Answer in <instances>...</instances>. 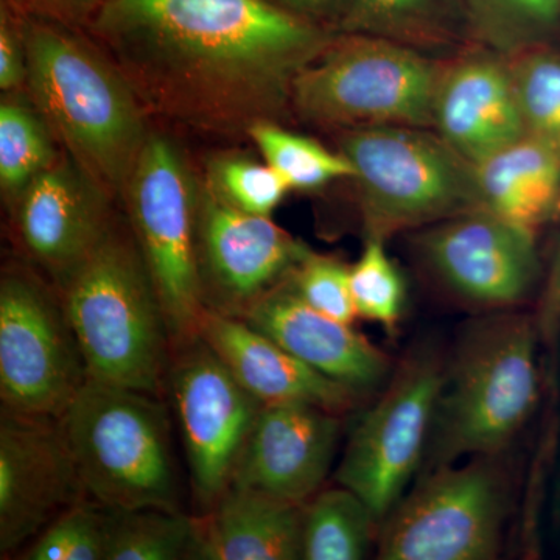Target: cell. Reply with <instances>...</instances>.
I'll return each instance as SVG.
<instances>
[{"label":"cell","instance_id":"6da1fadb","mask_svg":"<svg viewBox=\"0 0 560 560\" xmlns=\"http://www.w3.org/2000/svg\"><path fill=\"white\" fill-rule=\"evenodd\" d=\"M150 113L215 136L282 124L324 31L265 0H105L88 24Z\"/></svg>","mask_w":560,"mask_h":560},{"label":"cell","instance_id":"7a4b0ae2","mask_svg":"<svg viewBox=\"0 0 560 560\" xmlns=\"http://www.w3.org/2000/svg\"><path fill=\"white\" fill-rule=\"evenodd\" d=\"M25 88L55 140L109 198L124 197L149 140L145 109L97 47L28 11Z\"/></svg>","mask_w":560,"mask_h":560},{"label":"cell","instance_id":"3957f363","mask_svg":"<svg viewBox=\"0 0 560 560\" xmlns=\"http://www.w3.org/2000/svg\"><path fill=\"white\" fill-rule=\"evenodd\" d=\"M88 381L167 394L172 338L132 232L109 230L57 287Z\"/></svg>","mask_w":560,"mask_h":560},{"label":"cell","instance_id":"277c9868","mask_svg":"<svg viewBox=\"0 0 560 560\" xmlns=\"http://www.w3.org/2000/svg\"><path fill=\"white\" fill-rule=\"evenodd\" d=\"M58 425L88 499L106 510L183 511L162 397L88 381Z\"/></svg>","mask_w":560,"mask_h":560},{"label":"cell","instance_id":"5b68a950","mask_svg":"<svg viewBox=\"0 0 560 560\" xmlns=\"http://www.w3.org/2000/svg\"><path fill=\"white\" fill-rule=\"evenodd\" d=\"M540 396L536 323L499 313L467 327L445 372L433 427V459L497 455L526 425Z\"/></svg>","mask_w":560,"mask_h":560},{"label":"cell","instance_id":"8992f818","mask_svg":"<svg viewBox=\"0 0 560 560\" xmlns=\"http://www.w3.org/2000/svg\"><path fill=\"white\" fill-rule=\"evenodd\" d=\"M444 58L361 33H337L294 81L291 113L348 131L368 127L433 130Z\"/></svg>","mask_w":560,"mask_h":560},{"label":"cell","instance_id":"52a82bcc","mask_svg":"<svg viewBox=\"0 0 560 560\" xmlns=\"http://www.w3.org/2000/svg\"><path fill=\"white\" fill-rule=\"evenodd\" d=\"M370 237L427 228L480 208L475 165L436 131L368 127L341 131Z\"/></svg>","mask_w":560,"mask_h":560},{"label":"cell","instance_id":"ba28073f","mask_svg":"<svg viewBox=\"0 0 560 560\" xmlns=\"http://www.w3.org/2000/svg\"><path fill=\"white\" fill-rule=\"evenodd\" d=\"M88 382L60 291L28 265L0 267V407L58 420Z\"/></svg>","mask_w":560,"mask_h":560},{"label":"cell","instance_id":"9c48e42d","mask_svg":"<svg viewBox=\"0 0 560 560\" xmlns=\"http://www.w3.org/2000/svg\"><path fill=\"white\" fill-rule=\"evenodd\" d=\"M124 198L176 348L197 337L205 307L198 279V197L171 140L149 136Z\"/></svg>","mask_w":560,"mask_h":560},{"label":"cell","instance_id":"30bf717a","mask_svg":"<svg viewBox=\"0 0 560 560\" xmlns=\"http://www.w3.org/2000/svg\"><path fill=\"white\" fill-rule=\"evenodd\" d=\"M504 515V482L486 456L442 464L383 518L378 559H495Z\"/></svg>","mask_w":560,"mask_h":560},{"label":"cell","instance_id":"8fae6325","mask_svg":"<svg viewBox=\"0 0 560 560\" xmlns=\"http://www.w3.org/2000/svg\"><path fill=\"white\" fill-rule=\"evenodd\" d=\"M440 357L412 353L350 436L337 482L355 492L383 522L418 469L444 386Z\"/></svg>","mask_w":560,"mask_h":560},{"label":"cell","instance_id":"7c38bea8","mask_svg":"<svg viewBox=\"0 0 560 560\" xmlns=\"http://www.w3.org/2000/svg\"><path fill=\"white\" fill-rule=\"evenodd\" d=\"M167 394L175 404L191 493L201 514L231 488L261 404L198 335L173 348Z\"/></svg>","mask_w":560,"mask_h":560},{"label":"cell","instance_id":"4fadbf2b","mask_svg":"<svg viewBox=\"0 0 560 560\" xmlns=\"http://www.w3.org/2000/svg\"><path fill=\"white\" fill-rule=\"evenodd\" d=\"M307 250L271 217L243 212L210 186L198 198L197 260L205 312L242 318L290 278Z\"/></svg>","mask_w":560,"mask_h":560},{"label":"cell","instance_id":"5bb4252c","mask_svg":"<svg viewBox=\"0 0 560 560\" xmlns=\"http://www.w3.org/2000/svg\"><path fill=\"white\" fill-rule=\"evenodd\" d=\"M418 246L448 289L488 307L521 305L540 282L536 232L482 208L427 226Z\"/></svg>","mask_w":560,"mask_h":560},{"label":"cell","instance_id":"9a60e30c","mask_svg":"<svg viewBox=\"0 0 560 560\" xmlns=\"http://www.w3.org/2000/svg\"><path fill=\"white\" fill-rule=\"evenodd\" d=\"M84 497L58 420L0 407V559Z\"/></svg>","mask_w":560,"mask_h":560},{"label":"cell","instance_id":"2e32d148","mask_svg":"<svg viewBox=\"0 0 560 560\" xmlns=\"http://www.w3.org/2000/svg\"><path fill=\"white\" fill-rule=\"evenodd\" d=\"M340 431V415L315 405H265L243 445L231 488L304 506L329 475Z\"/></svg>","mask_w":560,"mask_h":560},{"label":"cell","instance_id":"e0dca14e","mask_svg":"<svg viewBox=\"0 0 560 560\" xmlns=\"http://www.w3.org/2000/svg\"><path fill=\"white\" fill-rule=\"evenodd\" d=\"M109 202L73 162L58 160L25 189L10 217L27 259L58 287L109 230Z\"/></svg>","mask_w":560,"mask_h":560},{"label":"cell","instance_id":"ac0fdd59","mask_svg":"<svg viewBox=\"0 0 560 560\" xmlns=\"http://www.w3.org/2000/svg\"><path fill=\"white\" fill-rule=\"evenodd\" d=\"M433 131L477 164L526 135L510 58L469 44L444 58L433 103Z\"/></svg>","mask_w":560,"mask_h":560},{"label":"cell","instance_id":"d6986e66","mask_svg":"<svg viewBox=\"0 0 560 560\" xmlns=\"http://www.w3.org/2000/svg\"><path fill=\"white\" fill-rule=\"evenodd\" d=\"M245 323L270 337L312 370L357 393L378 388L390 371L389 357L352 324L316 312L283 282L257 301Z\"/></svg>","mask_w":560,"mask_h":560},{"label":"cell","instance_id":"ffe728a7","mask_svg":"<svg viewBox=\"0 0 560 560\" xmlns=\"http://www.w3.org/2000/svg\"><path fill=\"white\" fill-rule=\"evenodd\" d=\"M198 337L261 407L307 404L342 415L359 401L355 389L312 370L241 318L205 312Z\"/></svg>","mask_w":560,"mask_h":560},{"label":"cell","instance_id":"44dd1931","mask_svg":"<svg viewBox=\"0 0 560 560\" xmlns=\"http://www.w3.org/2000/svg\"><path fill=\"white\" fill-rule=\"evenodd\" d=\"M302 518L300 504L230 488L210 510L195 515L190 559H302Z\"/></svg>","mask_w":560,"mask_h":560},{"label":"cell","instance_id":"7402d4cb","mask_svg":"<svg viewBox=\"0 0 560 560\" xmlns=\"http://www.w3.org/2000/svg\"><path fill=\"white\" fill-rule=\"evenodd\" d=\"M475 165L480 208L534 231L560 217V154L525 135Z\"/></svg>","mask_w":560,"mask_h":560},{"label":"cell","instance_id":"603a6c76","mask_svg":"<svg viewBox=\"0 0 560 560\" xmlns=\"http://www.w3.org/2000/svg\"><path fill=\"white\" fill-rule=\"evenodd\" d=\"M340 33L377 36L438 58L471 44L464 0H352Z\"/></svg>","mask_w":560,"mask_h":560},{"label":"cell","instance_id":"cb8c5ba5","mask_svg":"<svg viewBox=\"0 0 560 560\" xmlns=\"http://www.w3.org/2000/svg\"><path fill=\"white\" fill-rule=\"evenodd\" d=\"M470 43L514 58L559 47L560 0H464Z\"/></svg>","mask_w":560,"mask_h":560},{"label":"cell","instance_id":"d4e9b609","mask_svg":"<svg viewBox=\"0 0 560 560\" xmlns=\"http://www.w3.org/2000/svg\"><path fill=\"white\" fill-rule=\"evenodd\" d=\"M374 514L352 490H319L304 504L302 559L360 560L371 547Z\"/></svg>","mask_w":560,"mask_h":560},{"label":"cell","instance_id":"484cf974","mask_svg":"<svg viewBox=\"0 0 560 560\" xmlns=\"http://www.w3.org/2000/svg\"><path fill=\"white\" fill-rule=\"evenodd\" d=\"M0 94V200L10 215L25 189L60 158L35 106Z\"/></svg>","mask_w":560,"mask_h":560},{"label":"cell","instance_id":"4316f807","mask_svg":"<svg viewBox=\"0 0 560 560\" xmlns=\"http://www.w3.org/2000/svg\"><path fill=\"white\" fill-rule=\"evenodd\" d=\"M105 560L190 559L195 517L184 511L106 510Z\"/></svg>","mask_w":560,"mask_h":560},{"label":"cell","instance_id":"83f0119b","mask_svg":"<svg viewBox=\"0 0 560 560\" xmlns=\"http://www.w3.org/2000/svg\"><path fill=\"white\" fill-rule=\"evenodd\" d=\"M248 138L256 143L265 162L278 173L289 190H318L335 180L352 179V165L341 153L285 130L278 121L254 125Z\"/></svg>","mask_w":560,"mask_h":560},{"label":"cell","instance_id":"f1b7e54d","mask_svg":"<svg viewBox=\"0 0 560 560\" xmlns=\"http://www.w3.org/2000/svg\"><path fill=\"white\" fill-rule=\"evenodd\" d=\"M512 83L526 135L560 154V49L545 47L510 58Z\"/></svg>","mask_w":560,"mask_h":560},{"label":"cell","instance_id":"f546056e","mask_svg":"<svg viewBox=\"0 0 560 560\" xmlns=\"http://www.w3.org/2000/svg\"><path fill=\"white\" fill-rule=\"evenodd\" d=\"M106 537V508L84 497L47 523L18 559L105 560Z\"/></svg>","mask_w":560,"mask_h":560},{"label":"cell","instance_id":"4dcf8cb0","mask_svg":"<svg viewBox=\"0 0 560 560\" xmlns=\"http://www.w3.org/2000/svg\"><path fill=\"white\" fill-rule=\"evenodd\" d=\"M349 285L357 316L381 324L388 331L397 329L407 289L383 238H368L360 259L349 267Z\"/></svg>","mask_w":560,"mask_h":560},{"label":"cell","instance_id":"1f68e13d","mask_svg":"<svg viewBox=\"0 0 560 560\" xmlns=\"http://www.w3.org/2000/svg\"><path fill=\"white\" fill-rule=\"evenodd\" d=\"M212 187L234 208L254 215L271 217L289 187L267 162L226 158L213 165Z\"/></svg>","mask_w":560,"mask_h":560},{"label":"cell","instance_id":"d6a6232c","mask_svg":"<svg viewBox=\"0 0 560 560\" xmlns=\"http://www.w3.org/2000/svg\"><path fill=\"white\" fill-rule=\"evenodd\" d=\"M287 282L316 312L346 324L355 320L349 267L335 257L320 256L308 249Z\"/></svg>","mask_w":560,"mask_h":560},{"label":"cell","instance_id":"836d02e7","mask_svg":"<svg viewBox=\"0 0 560 560\" xmlns=\"http://www.w3.org/2000/svg\"><path fill=\"white\" fill-rule=\"evenodd\" d=\"M24 7L22 0H0V94L25 86Z\"/></svg>","mask_w":560,"mask_h":560},{"label":"cell","instance_id":"e575fe53","mask_svg":"<svg viewBox=\"0 0 560 560\" xmlns=\"http://www.w3.org/2000/svg\"><path fill=\"white\" fill-rule=\"evenodd\" d=\"M283 13L324 31L340 33L352 0H265Z\"/></svg>","mask_w":560,"mask_h":560},{"label":"cell","instance_id":"d590c367","mask_svg":"<svg viewBox=\"0 0 560 560\" xmlns=\"http://www.w3.org/2000/svg\"><path fill=\"white\" fill-rule=\"evenodd\" d=\"M105 0H22L35 16L73 28L90 24Z\"/></svg>","mask_w":560,"mask_h":560}]
</instances>
